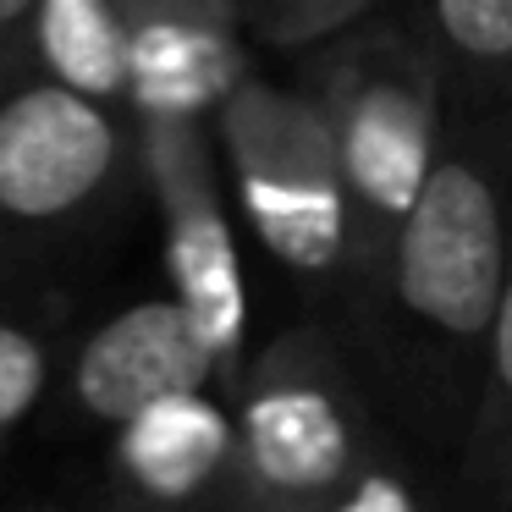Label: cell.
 I'll return each mask as SVG.
<instances>
[{"mask_svg":"<svg viewBox=\"0 0 512 512\" xmlns=\"http://www.w3.org/2000/svg\"><path fill=\"white\" fill-rule=\"evenodd\" d=\"M39 0H0V89L28 78V34Z\"/></svg>","mask_w":512,"mask_h":512,"instance_id":"16","label":"cell"},{"mask_svg":"<svg viewBox=\"0 0 512 512\" xmlns=\"http://www.w3.org/2000/svg\"><path fill=\"white\" fill-rule=\"evenodd\" d=\"M452 512H512V270L490 325L474 419L452 463Z\"/></svg>","mask_w":512,"mask_h":512,"instance_id":"12","label":"cell"},{"mask_svg":"<svg viewBox=\"0 0 512 512\" xmlns=\"http://www.w3.org/2000/svg\"><path fill=\"white\" fill-rule=\"evenodd\" d=\"M298 89L331 127L347 188V276L336 292L342 303L386 254L435 166L441 61L413 23L408 0H380L364 17L298 50Z\"/></svg>","mask_w":512,"mask_h":512,"instance_id":"2","label":"cell"},{"mask_svg":"<svg viewBox=\"0 0 512 512\" xmlns=\"http://www.w3.org/2000/svg\"><path fill=\"white\" fill-rule=\"evenodd\" d=\"M512 270V127L441 94V149L397 237L325 320L375 408L452 474Z\"/></svg>","mask_w":512,"mask_h":512,"instance_id":"1","label":"cell"},{"mask_svg":"<svg viewBox=\"0 0 512 512\" xmlns=\"http://www.w3.org/2000/svg\"><path fill=\"white\" fill-rule=\"evenodd\" d=\"M254 72L237 0H138L127 45V111L138 122H210Z\"/></svg>","mask_w":512,"mask_h":512,"instance_id":"9","label":"cell"},{"mask_svg":"<svg viewBox=\"0 0 512 512\" xmlns=\"http://www.w3.org/2000/svg\"><path fill=\"white\" fill-rule=\"evenodd\" d=\"M237 6H243V23H248V34H254V45L298 56L314 39L336 34L342 23L364 17L380 0H237Z\"/></svg>","mask_w":512,"mask_h":512,"instance_id":"15","label":"cell"},{"mask_svg":"<svg viewBox=\"0 0 512 512\" xmlns=\"http://www.w3.org/2000/svg\"><path fill=\"white\" fill-rule=\"evenodd\" d=\"M325 512H452V474L391 430Z\"/></svg>","mask_w":512,"mask_h":512,"instance_id":"14","label":"cell"},{"mask_svg":"<svg viewBox=\"0 0 512 512\" xmlns=\"http://www.w3.org/2000/svg\"><path fill=\"white\" fill-rule=\"evenodd\" d=\"M133 12L138 0H39L34 34H28V72L127 111Z\"/></svg>","mask_w":512,"mask_h":512,"instance_id":"10","label":"cell"},{"mask_svg":"<svg viewBox=\"0 0 512 512\" xmlns=\"http://www.w3.org/2000/svg\"><path fill=\"white\" fill-rule=\"evenodd\" d=\"M441 61V94L512 127V0H408Z\"/></svg>","mask_w":512,"mask_h":512,"instance_id":"11","label":"cell"},{"mask_svg":"<svg viewBox=\"0 0 512 512\" xmlns=\"http://www.w3.org/2000/svg\"><path fill=\"white\" fill-rule=\"evenodd\" d=\"M248 512H325L391 435L358 358L325 314L281 325L232 386Z\"/></svg>","mask_w":512,"mask_h":512,"instance_id":"4","label":"cell"},{"mask_svg":"<svg viewBox=\"0 0 512 512\" xmlns=\"http://www.w3.org/2000/svg\"><path fill=\"white\" fill-rule=\"evenodd\" d=\"M67 336L50 314L0 309V457L28 419L56 397Z\"/></svg>","mask_w":512,"mask_h":512,"instance_id":"13","label":"cell"},{"mask_svg":"<svg viewBox=\"0 0 512 512\" xmlns=\"http://www.w3.org/2000/svg\"><path fill=\"white\" fill-rule=\"evenodd\" d=\"M105 512H248L232 402L221 386L177 391L105 435Z\"/></svg>","mask_w":512,"mask_h":512,"instance_id":"7","label":"cell"},{"mask_svg":"<svg viewBox=\"0 0 512 512\" xmlns=\"http://www.w3.org/2000/svg\"><path fill=\"white\" fill-rule=\"evenodd\" d=\"M144 144V199L160 221V259H166L171 298L204 331L221 391L232 397L248 364V287L237 254L232 210H226V171L210 122H138Z\"/></svg>","mask_w":512,"mask_h":512,"instance_id":"6","label":"cell"},{"mask_svg":"<svg viewBox=\"0 0 512 512\" xmlns=\"http://www.w3.org/2000/svg\"><path fill=\"white\" fill-rule=\"evenodd\" d=\"M210 133L254 243L325 314L347 276V188L320 105L298 83L248 72L210 116Z\"/></svg>","mask_w":512,"mask_h":512,"instance_id":"5","label":"cell"},{"mask_svg":"<svg viewBox=\"0 0 512 512\" xmlns=\"http://www.w3.org/2000/svg\"><path fill=\"white\" fill-rule=\"evenodd\" d=\"M28 512H78V507H28ZM89 512H105V507H89Z\"/></svg>","mask_w":512,"mask_h":512,"instance_id":"17","label":"cell"},{"mask_svg":"<svg viewBox=\"0 0 512 512\" xmlns=\"http://www.w3.org/2000/svg\"><path fill=\"white\" fill-rule=\"evenodd\" d=\"M144 199L138 116L28 78L0 89V292L50 276Z\"/></svg>","mask_w":512,"mask_h":512,"instance_id":"3","label":"cell"},{"mask_svg":"<svg viewBox=\"0 0 512 512\" xmlns=\"http://www.w3.org/2000/svg\"><path fill=\"white\" fill-rule=\"evenodd\" d=\"M204 386H221V364H215L204 331L193 325V314L171 292L133 298L111 309L100 325H89L78 342H67L56 380L72 424H89L105 435L149 402Z\"/></svg>","mask_w":512,"mask_h":512,"instance_id":"8","label":"cell"}]
</instances>
